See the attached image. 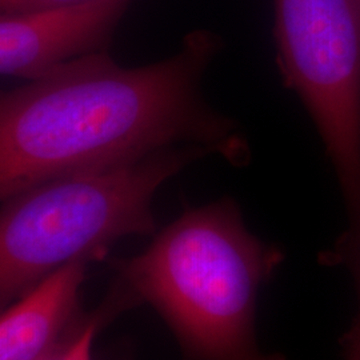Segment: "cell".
I'll list each match as a JSON object with an SVG mask.
<instances>
[{
	"label": "cell",
	"instance_id": "3",
	"mask_svg": "<svg viewBox=\"0 0 360 360\" xmlns=\"http://www.w3.org/2000/svg\"><path fill=\"white\" fill-rule=\"evenodd\" d=\"M210 155L200 147H175L127 166L50 180L3 200L1 306L72 260H99L122 238L154 233L156 191Z\"/></svg>",
	"mask_w": 360,
	"mask_h": 360
},
{
	"label": "cell",
	"instance_id": "9",
	"mask_svg": "<svg viewBox=\"0 0 360 360\" xmlns=\"http://www.w3.org/2000/svg\"><path fill=\"white\" fill-rule=\"evenodd\" d=\"M86 0H0L1 13H19L35 11L49 7L72 4Z\"/></svg>",
	"mask_w": 360,
	"mask_h": 360
},
{
	"label": "cell",
	"instance_id": "8",
	"mask_svg": "<svg viewBox=\"0 0 360 360\" xmlns=\"http://www.w3.org/2000/svg\"><path fill=\"white\" fill-rule=\"evenodd\" d=\"M352 224L345 238L336 245L334 252H330V262L346 263L352 271L359 290L360 300V203L349 211ZM360 316V311L359 315Z\"/></svg>",
	"mask_w": 360,
	"mask_h": 360
},
{
	"label": "cell",
	"instance_id": "2",
	"mask_svg": "<svg viewBox=\"0 0 360 360\" xmlns=\"http://www.w3.org/2000/svg\"><path fill=\"white\" fill-rule=\"evenodd\" d=\"M283 252L245 229L229 198L186 210L142 254L116 263L122 288L150 303L190 360H285L255 336L259 288Z\"/></svg>",
	"mask_w": 360,
	"mask_h": 360
},
{
	"label": "cell",
	"instance_id": "10",
	"mask_svg": "<svg viewBox=\"0 0 360 360\" xmlns=\"http://www.w3.org/2000/svg\"><path fill=\"white\" fill-rule=\"evenodd\" d=\"M342 346L347 360H360V316L355 319L347 334L342 338Z\"/></svg>",
	"mask_w": 360,
	"mask_h": 360
},
{
	"label": "cell",
	"instance_id": "1",
	"mask_svg": "<svg viewBox=\"0 0 360 360\" xmlns=\"http://www.w3.org/2000/svg\"><path fill=\"white\" fill-rule=\"evenodd\" d=\"M220 38L195 30L179 51L141 67L99 52L1 94L0 198L50 180L136 163L191 146L242 166L238 124L208 103L207 70Z\"/></svg>",
	"mask_w": 360,
	"mask_h": 360
},
{
	"label": "cell",
	"instance_id": "4",
	"mask_svg": "<svg viewBox=\"0 0 360 360\" xmlns=\"http://www.w3.org/2000/svg\"><path fill=\"white\" fill-rule=\"evenodd\" d=\"M278 65L306 105L349 211L360 202V0H274Z\"/></svg>",
	"mask_w": 360,
	"mask_h": 360
},
{
	"label": "cell",
	"instance_id": "7",
	"mask_svg": "<svg viewBox=\"0 0 360 360\" xmlns=\"http://www.w3.org/2000/svg\"><path fill=\"white\" fill-rule=\"evenodd\" d=\"M131 300L120 290L110 296L101 309H96L92 315L87 316L75 334L72 335L65 345L58 348L52 355L44 360H92L91 347L92 342L104 321L114 316L115 312L123 307L131 306Z\"/></svg>",
	"mask_w": 360,
	"mask_h": 360
},
{
	"label": "cell",
	"instance_id": "6",
	"mask_svg": "<svg viewBox=\"0 0 360 360\" xmlns=\"http://www.w3.org/2000/svg\"><path fill=\"white\" fill-rule=\"evenodd\" d=\"M91 260L77 259L49 274L1 315L0 360H44L77 333L79 291Z\"/></svg>",
	"mask_w": 360,
	"mask_h": 360
},
{
	"label": "cell",
	"instance_id": "5",
	"mask_svg": "<svg viewBox=\"0 0 360 360\" xmlns=\"http://www.w3.org/2000/svg\"><path fill=\"white\" fill-rule=\"evenodd\" d=\"M131 0H86L1 13L0 72L35 80L80 58L107 52Z\"/></svg>",
	"mask_w": 360,
	"mask_h": 360
}]
</instances>
